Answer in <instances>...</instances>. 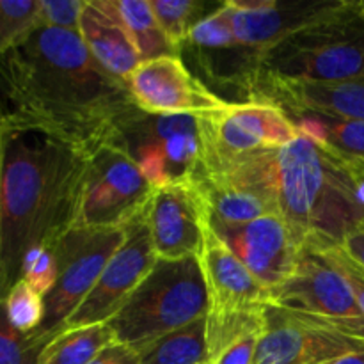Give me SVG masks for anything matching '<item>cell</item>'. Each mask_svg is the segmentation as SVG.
<instances>
[{
  "label": "cell",
  "mask_w": 364,
  "mask_h": 364,
  "mask_svg": "<svg viewBox=\"0 0 364 364\" xmlns=\"http://www.w3.org/2000/svg\"><path fill=\"white\" fill-rule=\"evenodd\" d=\"M43 345L11 326L6 299L0 297V364H38Z\"/></svg>",
  "instance_id": "f546056e"
},
{
  "label": "cell",
  "mask_w": 364,
  "mask_h": 364,
  "mask_svg": "<svg viewBox=\"0 0 364 364\" xmlns=\"http://www.w3.org/2000/svg\"><path fill=\"white\" fill-rule=\"evenodd\" d=\"M198 258L205 277L208 311H245L269 304V290L217 237L210 223L205 231V245Z\"/></svg>",
  "instance_id": "e0dca14e"
},
{
  "label": "cell",
  "mask_w": 364,
  "mask_h": 364,
  "mask_svg": "<svg viewBox=\"0 0 364 364\" xmlns=\"http://www.w3.org/2000/svg\"><path fill=\"white\" fill-rule=\"evenodd\" d=\"M156 262L149 230L142 217L127 228V238L109 259L98 281L77 311L68 318L66 329L109 323L117 315L132 291L141 284ZM60 331V333H63Z\"/></svg>",
  "instance_id": "7c38bea8"
},
{
  "label": "cell",
  "mask_w": 364,
  "mask_h": 364,
  "mask_svg": "<svg viewBox=\"0 0 364 364\" xmlns=\"http://www.w3.org/2000/svg\"><path fill=\"white\" fill-rule=\"evenodd\" d=\"M116 343L109 323L66 329L43 347L38 364H87Z\"/></svg>",
  "instance_id": "603a6c76"
},
{
  "label": "cell",
  "mask_w": 364,
  "mask_h": 364,
  "mask_svg": "<svg viewBox=\"0 0 364 364\" xmlns=\"http://www.w3.org/2000/svg\"><path fill=\"white\" fill-rule=\"evenodd\" d=\"M205 176L269 203L302 245L336 247L364 228V199L355 171L302 134L281 148L226 160Z\"/></svg>",
  "instance_id": "3957f363"
},
{
  "label": "cell",
  "mask_w": 364,
  "mask_h": 364,
  "mask_svg": "<svg viewBox=\"0 0 364 364\" xmlns=\"http://www.w3.org/2000/svg\"><path fill=\"white\" fill-rule=\"evenodd\" d=\"M345 0H226L233 34L242 48L263 52L341 9Z\"/></svg>",
  "instance_id": "9a60e30c"
},
{
  "label": "cell",
  "mask_w": 364,
  "mask_h": 364,
  "mask_svg": "<svg viewBox=\"0 0 364 364\" xmlns=\"http://www.w3.org/2000/svg\"><path fill=\"white\" fill-rule=\"evenodd\" d=\"M205 148V174L226 160L290 144L301 135L294 121L274 103L231 102L220 112L199 117Z\"/></svg>",
  "instance_id": "30bf717a"
},
{
  "label": "cell",
  "mask_w": 364,
  "mask_h": 364,
  "mask_svg": "<svg viewBox=\"0 0 364 364\" xmlns=\"http://www.w3.org/2000/svg\"><path fill=\"white\" fill-rule=\"evenodd\" d=\"M318 251H322L323 255H326L327 258L338 267V270L343 274L345 279H347L348 284H350L352 291H354L355 299H358L359 306H361L364 313V269L363 267L358 265V263H355L354 259H352L350 256L340 247V245H336V247L318 249Z\"/></svg>",
  "instance_id": "d6a6232c"
},
{
  "label": "cell",
  "mask_w": 364,
  "mask_h": 364,
  "mask_svg": "<svg viewBox=\"0 0 364 364\" xmlns=\"http://www.w3.org/2000/svg\"><path fill=\"white\" fill-rule=\"evenodd\" d=\"M187 45L196 46L203 52H212V50L226 52V50L242 48L235 38L230 16H228V11L223 4H220L219 9L213 11L208 16L201 18L191 28Z\"/></svg>",
  "instance_id": "f1b7e54d"
},
{
  "label": "cell",
  "mask_w": 364,
  "mask_h": 364,
  "mask_svg": "<svg viewBox=\"0 0 364 364\" xmlns=\"http://www.w3.org/2000/svg\"><path fill=\"white\" fill-rule=\"evenodd\" d=\"M210 228L267 290L279 287L297 269L304 245L279 215Z\"/></svg>",
  "instance_id": "4fadbf2b"
},
{
  "label": "cell",
  "mask_w": 364,
  "mask_h": 364,
  "mask_svg": "<svg viewBox=\"0 0 364 364\" xmlns=\"http://www.w3.org/2000/svg\"><path fill=\"white\" fill-rule=\"evenodd\" d=\"M262 334H251L223 352L213 364H252Z\"/></svg>",
  "instance_id": "836d02e7"
},
{
  "label": "cell",
  "mask_w": 364,
  "mask_h": 364,
  "mask_svg": "<svg viewBox=\"0 0 364 364\" xmlns=\"http://www.w3.org/2000/svg\"><path fill=\"white\" fill-rule=\"evenodd\" d=\"M329 364H364V352H358V354L345 355V358L336 359V361Z\"/></svg>",
  "instance_id": "8d00e7d4"
},
{
  "label": "cell",
  "mask_w": 364,
  "mask_h": 364,
  "mask_svg": "<svg viewBox=\"0 0 364 364\" xmlns=\"http://www.w3.org/2000/svg\"><path fill=\"white\" fill-rule=\"evenodd\" d=\"M267 308V306H265ZM265 308L245 309V311L215 313L206 311V350L208 363H215L217 358L226 348L237 341L251 336L263 334L267 329Z\"/></svg>",
  "instance_id": "d4e9b609"
},
{
  "label": "cell",
  "mask_w": 364,
  "mask_h": 364,
  "mask_svg": "<svg viewBox=\"0 0 364 364\" xmlns=\"http://www.w3.org/2000/svg\"><path fill=\"white\" fill-rule=\"evenodd\" d=\"M0 119L38 128L92 153L137 110L127 84L78 32L38 27L0 63Z\"/></svg>",
  "instance_id": "6da1fadb"
},
{
  "label": "cell",
  "mask_w": 364,
  "mask_h": 364,
  "mask_svg": "<svg viewBox=\"0 0 364 364\" xmlns=\"http://www.w3.org/2000/svg\"><path fill=\"white\" fill-rule=\"evenodd\" d=\"M78 34L92 57L121 80L142 63L112 0H85Z\"/></svg>",
  "instance_id": "ac0fdd59"
},
{
  "label": "cell",
  "mask_w": 364,
  "mask_h": 364,
  "mask_svg": "<svg viewBox=\"0 0 364 364\" xmlns=\"http://www.w3.org/2000/svg\"><path fill=\"white\" fill-rule=\"evenodd\" d=\"M0 162H2V151H0Z\"/></svg>",
  "instance_id": "f35d334b"
},
{
  "label": "cell",
  "mask_w": 364,
  "mask_h": 364,
  "mask_svg": "<svg viewBox=\"0 0 364 364\" xmlns=\"http://www.w3.org/2000/svg\"><path fill=\"white\" fill-rule=\"evenodd\" d=\"M124 84L135 107L151 116L208 117L231 103L192 75L180 57L144 60Z\"/></svg>",
  "instance_id": "8fae6325"
},
{
  "label": "cell",
  "mask_w": 364,
  "mask_h": 364,
  "mask_svg": "<svg viewBox=\"0 0 364 364\" xmlns=\"http://www.w3.org/2000/svg\"><path fill=\"white\" fill-rule=\"evenodd\" d=\"M153 192V185L127 153L102 144L89 155L73 228L124 230L144 217Z\"/></svg>",
  "instance_id": "9c48e42d"
},
{
  "label": "cell",
  "mask_w": 364,
  "mask_h": 364,
  "mask_svg": "<svg viewBox=\"0 0 364 364\" xmlns=\"http://www.w3.org/2000/svg\"><path fill=\"white\" fill-rule=\"evenodd\" d=\"M21 279L45 297L57 279V256L53 247H39L25 256Z\"/></svg>",
  "instance_id": "4dcf8cb0"
},
{
  "label": "cell",
  "mask_w": 364,
  "mask_h": 364,
  "mask_svg": "<svg viewBox=\"0 0 364 364\" xmlns=\"http://www.w3.org/2000/svg\"><path fill=\"white\" fill-rule=\"evenodd\" d=\"M112 6L127 27L142 63L181 55L164 34L149 0H112Z\"/></svg>",
  "instance_id": "7402d4cb"
},
{
  "label": "cell",
  "mask_w": 364,
  "mask_h": 364,
  "mask_svg": "<svg viewBox=\"0 0 364 364\" xmlns=\"http://www.w3.org/2000/svg\"><path fill=\"white\" fill-rule=\"evenodd\" d=\"M205 364H213V363H205Z\"/></svg>",
  "instance_id": "ab89813d"
},
{
  "label": "cell",
  "mask_w": 364,
  "mask_h": 364,
  "mask_svg": "<svg viewBox=\"0 0 364 364\" xmlns=\"http://www.w3.org/2000/svg\"><path fill=\"white\" fill-rule=\"evenodd\" d=\"M6 313L14 329L32 336L45 318V297L27 281L20 279L7 291Z\"/></svg>",
  "instance_id": "4316f807"
},
{
  "label": "cell",
  "mask_w": 364,
  "mask_h": 364,
  "mask_svg": "<svg viewBox=\"0 0 364 364\" xmlns=\"http://www.w3.org/2000/svg\"><path fill=\"white\" fill-rule=\"evenodd\" d=\"M208 311L205 277L198 256L156 258L148 276L109 322L116 343L139 350L151 341L205 318Z\"/></svg>",
  "instance_id": "5b68a950"
},
{
  "label": "cell",
  "mask_w": 364,
  "mask_h": 364,
  "mask_svg": "<svg viewBox=\"0 0 364 364\" xmlns=\"http://www.w3.org/2000/svg\"><path fill=\"white\" fill-rule=\"evenodd\" d=\"M205 203L208 223L213 226H235L270 215L272 208L256 194L233 187L213 176H201L192 181ZM276 215V213H274Z\"/></svg>",
  "instance_id": "44dd1931"
},
{
  "label": "cell",
  "mask_w": 364,
  "mask_h": 364,
  "mask_svg": "<svg viewBox=\"0 0 364 364\" xmlns=\"http://www.w3.org/2000/svg\"><path fill=\"white\" fill-rule=\"evenodd\" d=\"M87 364H141V359L134 348L121 343H112Z\"/></svg>",
  "instance_id": "e575fe53"
},
{
  "label": "cell",
  "mask_w": 364,
  "mask_h": 364,
  "mask_svg": "<svg viewBox=\"0 0 364 364\" xmlns=\"http://www.w3.org/2000/svg\"><path fill=\"white\" fill-rule=\"evenodd\" d=\"M340 247L343 249L358 265H361L364 269V228L354 231L352 235H348Z\"/></svg>",
  "instance_id": "d590c367"
},
{
  "label": "cell",
  "mask_w": 364,
  "mask_h": 364,
  "mask_svg": "<svg viewBox=\"0 0 364 364\" xmlns=\"http://www.w3.org/2000/svg\"><path fill=\"white\" fill-rule=\"evenodd\" d=\"M105 144L127 153L153 188L205 176L199 117L151 116L137 109L117 124Z\"/></svg>",
  "instance_id": "8992f818"
},
{
  "label": "cell",
  "mask_w": 364,
  "mask_h": 364,
  "mask_svg": "<svg viewBox=\"0 0 364 364\" xmlns=\"http://www.w3.org/2000/svg\"><path fill=\"white\" fill-rule=\"evenodd\" d=\"M141 364H205L208 363L206 350V318H199L187 327L166 334L146 347L135 350Z\"/></svg>",
  "instance_id": "cb8c5ba5"
},
{
  "label": "cell",
  "mask_w": 364,
  "mask_h": 364,
  "mask_svg": "<svg viewBox=\"0 0 364 364\" xmlns=\"http://www.w3.org/2000/svg\"><path fill=\"white\" fill-rule=\"evenodd\" d=\"M151 9L167 36L178 52H183L187 45L188 32L198 23L199 4L194 0H149Z\"/></svg>",
  "instance_id": "83f0119b"
},
{
  "label": "cell",
  "mask_w": 364,
  "mask_h": 364,
  "mask_svg": "<svg viewBox=\"0 0 364 364\" xmlns=\"http://www.w3.org/2000/svg\"><path fill=\"white\" fill-rule=\"evenodd\" d=\"M39 25V0H0V63Z\"/></svg>",
  "instance_id": "484cf974"
},
{
  "label": "cell",
  "mask_w": 364,
  "mask_h": 364,
  "mask_svg": "<svg viewBox=\"0 0 364 364\" xmlns=\"http://www.w3.org/2000/svg\"><path fill=\"white\" fill-rule=\"evenodd\" d=\"M267 329L252 364H329L364 352V341L291 316L267 304Z\"/></svg>",
  "instance_id": "5bb4252c"
},
{
  "label": "cell",
  "mask_w": 364,
  "mask_h": 364,
  "mask_svg": "<svg viewBox=\"0 0 364 364\" xmlns=\"http://www.w3.org/2000/svg\"><path fill=\"white\" fill-rule=\"evenodd\" d=\"M269 306L364 341V313L350 284L322 251L309 245L302 247L295 272L269 290Z\"/></svg>",
  "instance_id": "52a82bcc"
},
{
  "label": "cell",
  "mask_w": 364,
  "mask_h": 364,
  "mask_svg": "<svg viewBox=\"0 0 364 364\" xmlns=\"http://www.w3.org/2000/svg\"><path fill=\"white\" fill-rule=\"evenodd\" d=\"M85 0H39V25L78 32Z\"/></svg>",
  "instance_id": "1f68e13d"
},
{
  "label": "cell",
  "mask_w": 364,
  "mask_h": 364,
  "mask_svg": "<svg viewBox=\"0 0 364 364\" xmlns=\"http://www.w3.org/2000/svg\"><path fill=\"white\" fill-rule=\"evenodd\" d=\"M364 77V2L256 52L245 92L267 84H343Z\"/></svg>",
  "instance_id": "277c9868"
},
{
  "label": "cell",
  "mask_w": 364,
  "mask_h": 364,
  "mask_svg": "<svg viewBox=\"0 0 364 364\" xmlns=\"http://www.w3.org/2000/svg\"><path fill=\"white\" fill-rule=\"evenodd\" d=\"M0 297L25 256L53 247L77 223L91 153L38 128L0 119Z\"/></svg>",
  "instance_id": "7a4b0ae2"
},
{
  "label": "cell",
  "mask_w": 364,
  "mask_h": 364,
  "mask_svg": "<svg viewBox=\"0 0 364 364\" xmlns=\"http://www.w3.org/2000/svg\"><path fill=\"white\" fill-rule=\"evenodd\" d=\"M354 169V167H352ZM355 174L359 178V185H361V192H363V199H364V169H354Z\"/></svg>",
  "instance_id": "74e56055"
},
{
  "label": "cell",
  "mask_w": 364,
  "mask_h": 364,
  "mask_svg": "<svg viewBox=\"0 0 364 364\" xmlns=\"http://www.w3.org/2000/svg\"><path fill=\"white\" fill-rule=\"evenodd\" d=\"M297 130L354 169H364V121L315 110H287Z\"/></svg>",
  "instance_id": "ffe728a7"
},
{
  "label": "cell",
  "mask_w": 364,
  "mask_h": 364,
  "mask_svg": "<svg viewBox=\"0 0 364 364\" xmlns=\"http://www.w3.org/2000/svg\"><path fill=\"white\" fill-rule=\"evenodd\" d=\"M127 238L124 230L71 228L55 245L57 279L45 295V318L32 334L45 347L66 326L98 281L109 259Z\"/></svg>",
  "instance_id": "ba28073f"
},
{
  "label": "cell",
  "mask_w": 364,
  "mask_h": 364,
  "mask_svg": "<svg viewBox=\"0 0 364 364\" xmlns=\"http://www.w3.org/2000/svg\"><path fill=\"white\" fill-rule=\"evenodd\" d=\"M144 220L156 258L185 259L201 255L208 213L192 181L155 188Z\"/></svg>",
  "instance_id": "2e32d148"
},
{
  "label": "cell",
  "mask_w": 364,
  "mask_h": 364,
  "mask_svg": "<svg viewBox=\"0 0 364 364\" xmlns=\"http://www.w3.org/2000/svg\"><path fill=\"white\" fill-rule=\"evenodd\" d=\"M249 100L274 103L281 110H315L364 121V77L343 84H267L249 91Z\"/></svg>",
  "instance_id": "d6986e66"
}]
</instances>
